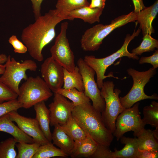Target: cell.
<instances>
[{"instance_id": "e0dca14e", "label": "cell", "mask_w": 158, "mask_h": 158, "mask_svg": "<svg viewBox=\"0 0 158 158\" xmlns=\"http://www.w3.org/2000/svg\"><path fill=\"white\" fill-rule=\"evenodd\" d=\"M121 142L125 144L121 150L115 148L114 151L109 149L107 152V158H136L138 149L137 138H131L122 136L120 139Z\"/></svg>"}, {"instance_id": "836d02e7", "label": "cell", "mask_w": 158, "mask_h": 158, "mask_svg": "<svg viewBox=\"0 0 158 158\" xmlns=\"http://www.w3.org/2000/svg\"><path fill=\"white\" fill-rule=\"evenodd\" d=\"M8 41L13 48L15 53L23 54L28 51L26 46L18 39L16 35H12L9 38Z\"/></svg>"}, {"instance_id": "ffe728a7", "label": "cell", "mask_w": 158, "mask_h": 158, "mask_svg": "<svg viewBox=\"0 0 158 158\" xmlns=\"http://www.w3.org/2000/svg\"><path fill=\"white\" fill-rule=\"evenodd\" d=\"M52 133L53 144L58 147L68 156L70 155L73 147L74 141L62 128L56 125Z\"/></svg>"}, {"instance_id": "83f0119b", "label": "cell", "mask_w": 158, "mask_h": 158, "mask_svg": "<svg viewBox=\"0 0 158 158\" xmlns=\"http://www.w3.org/2000/svg\"><path fill=\"white\" fill-rule=\"evenodd\" d=\"M68 156L60 149L56 147L51 143L40 145L32 158L66 157Z\"/></svg>"}, {"instance_id": "8992f818", "label": "cell", "mask_w": 158, "mask_h": 158, "mask_svg": "<svg viewBox=\"0 0 158 158\" xmlns=\"http://www.w3.org/2000/svg\"><path fill=\"white\" fill-rule=\"evenodd\" d=\"M127 71L128 74L133 78V84L126 95L119 97L121 103L124 109L130 108L136 103L145 99H158L157 94L149 96L144 92L145 85L156 73V69L152 67L147 71H139L130 68Z\"/></svg>"}, {"instance_id": "8fae6325", "label": "cell", "mask_w": 158, "mask_h": 158, "mask_svg": "<svg viewBox=\"0 0 158 158\" xmlns=\"http://www.w3.org/2000/svg\"><path fill=\"white\" fill-rule=\"evenodd\" d=\"M77 64L82 78L84 92L92 101L94 108L101 113L105 110V103L95 80V72L82 58L78 59Z\"/></svg>"}, {"instance_id": "5b68a950", "label": "cell", "mask_w": 158, "mask_h": 158, "mask_svg": "<svg viewBox=\"0 0 158 158\" xmlns=\"http://www.w3.org/2000/svg\"><path fill=\"white\" fill-rule=\"evenodd\" d=\"M18 101L22 107L30 108L37 103L48 100L53 93L43 79L39 76L28 77L19 87Z\"/></svg>"}, {"instance_id": "277c9868", "label": "cell", "mask_w": 158, "mask_h": 158, "mask_svg": "<svg viewBox=\"0 0 158 158\" xmlns=\"http://www.w3.org/2000/svg\"><path fill=\"white\" fill-rule=\"evenodd\" d=\"M141 30L139 28L136 31L135 29L131 35L127 34L121 47L116 52L107 56L101 58H96L93 55H86L84 57L83 59L84 61L95 72L97 78V84L99 89L101 88L103 80L105 78L110 77L118 78L114 77L112 72L108 75H105L107 68L117 59L123 56H127L129 58L139 59L138 56L134 54L129 52L127 48L130 42L139 35Z\"/></svg>"}, {"instance_id": "7402d4cb", "label": "cell", "mask_w": 158, "mask_h": 158, "mask_svg": "<svg viewBox=\"0 0 158 158\" xmlns=\"http://www.w3.org/2000/svg\"><path fill=\"white\" fill-rule=\"evenodd\" d=\"M90 3L87 0H57L56 10L59 16L68 20V16L71 11L85 6Z\"/></svg>"}, {"instance_id": "3957f363", "label": "cell", "mask_w": 158, "mask_h": 158, "mask_svg": "<svg viewBox=\"0 0 158 158\" xmlns=\"http://www.w3.org/2000/svg\"><path fill=\"white\" fill-rule=\"evenodd\" d=\"M137 18V13L133 11L116 18L111 20L110 24H98L87 29L80 40L82 48L85 51L97 50L104 39L112 31L129 23L135 22Z\"/></svg>"}, {"instance_id": "ba28073f", "label": "cell", "mask_w": 158, "mask_h": 158, "mask_svg": "<svg viewBox=\"0 0 158 158\" xmlns=\"http://www.w3.org/2000/svg\"><path fill=\"white\" fill-rule=\"evenodd\" d=\"M5 69L0 77L2 82L18 95L19 94V85L23 79L28 78L26 71H35L37 68L36 62L31 59H27L21 63L17 61L10 55L7 57Z\"/></svg>"}, {"instance_id": "7c38bea8", "label": "cell", "mask_w": 158, "mask_h": 158, "mask_svg": "<svg viewBox=\"0 0 158 158\" xmlns=\"http://www.w3.org/2000/svg\"><path fill=\"white\" fill-rule=\"evenodd\" d=\"M42 79L51 91L56 93L63 85V68L51 57L47 58L41 65Z\"/></svg>"}, {"instance_id": "4dcf8cb0", "label": "cell", "mask_w": 158, "mask_h": 158, "mask_svg": "<svg viewBox=\"0 0 158 158\" xmlns=\"http://www.w3.org/2000/svg\"><path fill=\"white\" fill-rule=\"evenodd\" d=\"M17 143L13 137L0 142V158H16L17 154L15 147Z\"/></svg>"}, {"instance_id": "484cf974", "label": "cell", "mask_w": 158, "mask_h": 158, "mask_svg": "<svg viewBox=\"0 0 158 158\" xmlns=\"http://www.w3.org/2000/svg\"><path fill=\"white\" fill-rule=\"evenodd\" d=\"M56 93L69 99L75 106L84 103H90V99L85 95L84 91H79L75 88L65 89L62 88Z\"/></svg>"}, {"instance_id": "d590c367", "label": "cell", "mask_w": 158, "mask_h": 158, "mask_svg": "<svg viewBox=\"0 0 158 158\" xmlns=\"http://www.w3.org/2000/svg\"><path fill=\"white\" fill-rule=\"evenodd\" d=\"M158 151L140 150L138 148L136 158H158Z\"/></svg>"}, {"instance_id": "ab89813d", "label": "cell", "mask_w": 158, "mask_h": 158, "mask_svg": "<svg viewBox=\"0 0 158 158\" xmlns=\"http://www.w3.org/2000/svg\"><path fill=\"white\" fill-rule=\"evenodd\" d=\"M7 56L4 54H0V64H2L6 63L7 59Z\"/></svg>"}, {"instance_id": "e575fe53", "label": "cell", "mask_w": 158, "mask_h": 158, "mask_svg": "<svg viewBox=\"0 0 158 158\" xmlns=\"http://www.w3.org/2000/svg\"><path fill=\"white\" fill-rule=\"evenodd\" d=\"M140 64L144 63H149L156 69L158 67V50H156L151 56L148 57L142 56L139 61Z\"/></svg>"}, {"instance_id": "d4e9b609", "label": "cell", "mask_w": 158, "mask_h": 158, "mask_svg": "<svg viewBox=\"0 0 158 158\" xmlns=\"http://www.w3.org/2000/svg\"><path fill=\"white\" fill-rule=\"evenodd\" d=\"M61 126L74 141L83 139L87 135L72 115L66 122Z\"/></svg>"}, {"instance_id": "30bf717a", "label": "cell", "mask_w": 158, "mask_h": 158, "mask_svg": "<svg viewBox=\"0 0 158 158\" xmlns=\"http://www.w3.org/2000/svg\"><path fill=\"white\" fill-rule=\"evenodd\" d=\"M68 23L61 24L60 32L56 37L54 44L50 49L51 56L63 68L70 72L73 71L75 66V56L71 49L66 33Z\"/></svg>"}, {"instance_id": "52a82bcc", "label": "cell", "mask_w": 158, "mask_h": 158, "mask_svg": "<svg viewBox=\"0 0 158 158\" xmlns=\"http://www.w3.org/2000/svg\"><path fill=\"white\" fill-rule=\"evenodd\" d=\"M114 86L113 81H105L103 82L100 90L105 103V109L101 113L102 116L106 127L113 134L116 129V118L125 109L119 97L121 91L118 88L114 89Z\"/></svg>"}, {"instance_id": "44dd1931", "label": "cell", "mask_w": 158, "mask_h": 158, "mask_svg": "<svg viewBox=\"0 0 158 158\" xmlns=\"http://www.w3.org/2000/svg\"><path fill=\"white\" fill-rule=\"evenodd\" d=\"M103 11V9L98 8H91L89 6H85L71 11L68 17L69 20L79 18L85 23L92 24L100 22V17Z\"/></svg>"}, {"instance_id": "d6a6232c", "label": "cell", "mask_w": 158, "mask_h": 158, "mask_svg": "<svg viewBox=\"0 0 158 158\" xmlns=\"http://www.w3.org/2000/svg\"><path fill=\"white\" fill-rule=\"evenodd\" d=\"M18 95L0 79V103L17 99Z\"/></svg>"}, {"instance_id": "1f68e13d", "label": "cell", "mask_w": 158, "mask_h": 158, "mask_svg": "<svg viewBox=\"0 0 158 158\" xmlns=\"http://www.w3.org/2000/svg\"><path fill=\"white\" fill-rule=\"evenodd\" d=\"M22 108V105L15 99L0 103V117Z\"/></svg>"}, {"instance_id": "5bb4252c", "label": "cell", "mask_w": 158, "mask_h": 158, "mask_svg": "<svg viewBox=\"0 0 158 158\" xmlns=\"http://www.w3.org/2000/svg\"><path fill=\"white\" fill-rule=\"evenodd\" d=\"M8 114L11 120L15 122L24 133L32 137L35 142L41 145L51 143L45 136L35 118L22 116L17 111L9 112Z\"/></svg>"}, {"instance_id": "4fadbf2b", "label": "cell", "mask_w": 158, "mask_h": 158, "mask_svg": "<svg viewBox=\"0 0 158 158\" xmlns=\"http://www.w3.org/2000/svg\"><path fill=\"white\" fill-rule=\"evenodd\" d=\"M53 101L49 105L51 126L65 124L72 115L75 106L73 103L58 93H54Z\"/></svg>"}, {"instance_id": "4316f807", "label": "cell", "mask_w": 158, "mask_h": 158, "mask_svg": "<svg viewBox=\"0 0 158 158\" xmlns=\"http://www.w3.org/2000/svg\"><path fill=\"white\" fill-rule=\"evenodd\" d=\"M143 122L146 125L149 124L155 128L158 127V103L152 101L151 104L145 107L143 109Z\"/></svg>"}, {"instance_id": "f1b7e54d", "label": "cell", "mask_w": 158, "mask_h": 158, "mask_svg": "<svg viewBox=\"0 0 158 158\" xmlns=\"http://www.w3.org/2000/svg\"><path fill=\"white\" fill-rule=\"evenodd\" d=\"M17 143L16 146L18 154L16 158H32L41 145L35 142L31 143L24 142Z\"/></svg>"}, {"instance_id": "60d3db41", "label": "cell", "mask_w": 158, "mask_h": 158, "mask_svg": "<svg viewBox=\"0 0 158 158\" xmlns=\"http://www.w3.org/2000/svg\"><path fill=\"white\" fill-rule=\"evenodd\" d=\"M153 133L154 138L158 140V127L156 128V129L152 130Z\"/></svg>"}, {"instance_id": "f35d334b", "label": "cell", "mask_w": 158, "mask_h": 158, "mask_svg": "<svg viewBox=\"0 0 158 158\" xmlns=\"http://www.w3.org/2000/svg\"><path fill=\"white\" fill-rule=\"evenodd\" d=\"M143 0H132L134 7V11L135 13L139 12L145 8Z\"/></svg>"}, {"instance_id": "ac0fdd59", "label": "cell", "mask_w": 158, "mask_h": 158, "mask_svg": "<svg viewBox=\"0 0 158 158\" xmlns=\"http://www.w3.org/2000/svg\"><path fill=\"white\" fill-rule=\"evenodd\" d=\"M98 144L88 135L85 138L74 141L70 156L72 158L91 157L96 150Z\"/></svg>"}, {"instance_id": "7a4b0ae2", "label": "cell", "mask_w": 158, "mask_h": 158, "mask_svg": "<svg viewBox=\"0 0 158 158\" xmlns=\"http://www.w3.org/2000/svg\"><path fill=\"white\" fill-rule=\"evenodd\" d=\"M72 115L86 134L98 144L110 146L114 138L113 134L106 127L101 113L90 103L75 106Z\"/></svg>"}, {"instance_id": "8d00e7d4", "label": "cell", "mask_w": 158, "mask_h": 158, "mask_svg": "<svg viewBox=\"0 0 158 158\" xmlns=\"http://www.w3.org/2000/svg\"><path fill=\"white\" fill-rule=\"evenodd\" d=\"M32 4L33 12L35 19L41 15V4L43 0H30Z\"/></svg>"}, {"instance_id": "2e32d148", "label": "cell", "mask_w": 158, "mask_h": 158, "mask_svg": "<svg viewBox=\"0 0 158 158\" xmlns=\"http://www.w3.org/2000/svg\"><path fill=\"white\" fill-rule=\"evenodd\" d=\"M0 131L11 135L17 142H24L31 143L35 142L32 137L24 133L14 124L8 113L0 117Z\"/></svg>"}, {"instance_id": "f546056e", "label": "cell", "mask_w": 158, "mask_h": 158, "mask_svg": "<svg viewBox=\"0 0 158 158\" xmlns=\"http://www.w3.org/2000/svg\"><path fill=\"white\" fill-rule=\"evenodd\" d=\"M143 36L140 45L132 51V53L136 55H141L144 52L153 51L156 48H158L157 40L153 38L149 34Z\"/></svg>"}, {"instance_id": "d6986e66", "label": "cell", "mask_w": 158, "mask_h": 158, "mask_svg": "<svg viewBox=\"0 0 158 158\" xmlns=\"http://www.w3.org/2000/svg\"><path fill=\"white\" fill-rule=\"evenodd\" d=\"M35 111V118L37 121L44 135L50 142L52 141V133L50 128V111L46 106L45 101L38 102L34 106Z\"/></svg>"}, {"instance_id": "74e56055", "label": "cell", "mask_w": 158, "mask_h": 158, "mask_svg": "<svg viewBox=\"0 0 158 158\" xmlns=\"http://www.w3.org/2000/svg\"><path fill=\"white\" fill-rule=\"evenodd\" d=\"M106 0H91L89 7L91 8H98L103 10Z\"/></svg>"}, {"instance_id": "603a6c76", "label": "cell", "mask_w": 158, "mask_h": 158, "mask_svg": "<svg viewBox=\"0 0 158 158\" xmlns=\"http://www.w3.org/2000/svg\"><path fill=\"white\" fill-rule=\"evenodd\" d=\"M63 88L65 89L75 88L79 91H84L82 76L77 66H75L72 72L63 68Z\"/></svg>"}, {"instance_id": "b9f144b4", "label": "cell", "mask_w": 158, "mask_h": 158, "mask_svg": "<svg viewBox=\"0 0 158 158\" xmlns=\"http://www.w3.org/2000/svg\"><path fill=\"white\" fill-rule=\"evenodd\" d=\"M5 69V65L0 64V75H2L4 72Z\"/></svg>"}, {"instance_id": "9c48e42d", "label": "cell", "mask_w": 158, "mask_h": 158, "mask_svg": "<svg viewBox=\"0 0 158 158\" xmlns=\"http://www.w3.org/2000/svg\"><path fill=\"white\" fill-rule=\"evenodd\" d=\"M139 104L138 102L132 107L124 109L117 117L113 135L118 141L128 132L133 131L134 136L137 137L145 129V125L140 114Z\"/></svg>"}, {"instance_id": "cb8c5ba5", "label": "cell", "mask_w": 158, "mask_h": 158, "mask_svg": "<svg viewBox=\"0 0 158 158\" xmlns=\"http://www.w3.org/2000/svg\"><path fill=\"white\" fill-rule=\"evenodd\" d=\"M137 137L139 149L158 151V140L154 136L152 130L145 129Z\"/></svg>"}, {"instance_id": "6da1fadb", "label": "cell", "mask_w": 158, "mask_h": 158, "mask_svg": "<svg viewBox=\"0 0 158 158\" xmlns=\"http://www.w3.org/2000/svg\"><path fill=\"white\" fill-rule=\"evenodd\" d=\"M35 19L33 23L23 29L21 39L30 55L37 61H41L44 60L43 49L55 36L56 26L66 19L59 16L56 9H54L50 10Z\"/></svg>"}, {"instance_id": "9a60e30c", "label": "cell", "mask_w": 158, "mask_h": 158, "mask_svg": "<svg viewBox=\"0 0 158 158\" xmlns=\"http://www.w3.org/2000/svg\"><path fill=\"white\" fill-rule=\"evenodd\" d=\"M158 12V0L154 4L145 8L137 13V20L140 24L139 28L142 30L143 36L147 34L151 35L154 32L152 22Z\"/></svg>"}]
</instances>
